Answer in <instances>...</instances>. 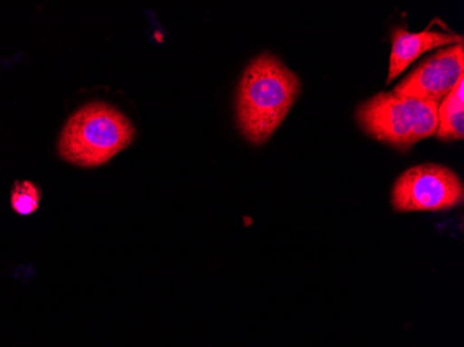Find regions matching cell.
Segmentation results:
<instances>
[{
	"mask_svg": "<svg viewBox=\"0 0 464 347\" xmlns=\"http://www.w3.org/2000/svg\"><path fill=\"white\" fill-rule=\"evenodd\" d=\"M298 75L278 57L263 53L250 62L239 81L237 120L242 135L265 143L280 127L301 93Z\"/></svg>",
	"mask_w": 464,
	"mask_h": 347,
	"instance_id": "obj_1",
	"label": "cell"
},
{
	"mask_svg": "<svg viewBox=\"0 0 464 347\" xmlns=\"http://www.w3.org/2000/svg\"><path fill=\"white\" fill-rule=\"evenodd\" d=\"M135 128L119 109L92 101L75 111L60 132L57 150L74 166L98 167L131 145Z\"/></svg>",
	"mask_w": 464,
	"mask_h": 347,
	"instance_id": "obj_2",
	"label": "cell"
},
{
	"mask_svg": "<svg viewBox=\"0 0 464 347\" xmlns=\"http://www.w3.org/2000/svg\"><path fill=\"white\" fill-rule=\"evenodd\" d=\"M437 101L382 92L363 101L356 120L366 134L398 149L432 137L438 128Z\"/></svg>",
	"mask_w": 464,
	"mask_h": 347,
	"instance_id": "obj_3",
	"label": "cell"
},
{
	"mask_svg": "<svg viewBox=\"0 0 464 347\" xmlns=\"http://www.w3.org/2000/svg\"><path fill=\"white\" fill-rule=\"evenodd\" d=\"M460 177L440 164L411 167L396 179L392 206L396 211H440L463 202Z\"/></svg>",
	"mask_w": 464,
	"mask_h": 347,
	"instance_id": "obj_4",
	"label": "cell"
},
{
	"mask_svg": "<svg viewBox=\"0 0 464 347\" xmlns=\"http://www.w3.org/2000/svg\"><path fill=\"white\" fill-rule=\"evenodd\" d=\"M461 78H464L463 43L440 49L429 57L395 86L393 93L440 103Z\"/></svg>",
	"mask_w": 464,
	"mask_h": 347,
	"instance_id": "obj_5",
	"label": "cell"
},
{
	"mask_svg": "<svg viewBox=\"0 0 464 347\" xmlns=\"http://www.w3.org/2000/svg\"><path fill=\"white\" fill-rule=\"evenodd\" d=\"M461 35L440 33L427 28L423 33H409L406 28H396L392 33V51L388 70V83L402 74L411 63L416 62L421 54L442 46L460 45Z\"/></svg>",
	"mask_w": 464,
	"mask_h": 347,
	"instance_id": "obj_6",
	"label": "cell"
},
{
	"mask_svg": "<svg viewBox=\"0 0 464 347\" xmlns=\"http://www.w3.org/2000/svg\"><path fill=\"white\" fill-rule=\"evenodd\" d=\"M440 140H456L464 137V78L455 90L438 106V128L435 132Z\"/></svg>",
	"mask_w": 464,
	"mask_h": 347,
	"instance_id": "obj_7",
	"label": "cell"
},
{
	"mask_svg": "<svg viewBox=\"0 0 464 347\" xmlns=\"http://www.w3.org/2000/svg\"><path fill=\"white\" fill-rule=\"evenodd\" d=\"M41 198V190L34 182L17 181L13 187L10 202L15 213L20 216H30L38 210Z\"/></svg>",
	"mask_w": 464,
	"mask_h": 347,
	"instance_id": "obj_8",
	"label": "cell"
}]
</instances>
